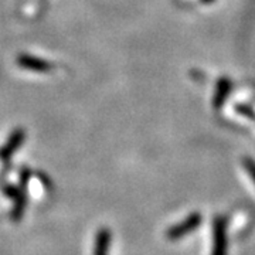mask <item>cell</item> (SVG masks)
I'll list each match as a JSON object with an SVG mask.
<instances>
[{
    "mask_svg": "<svg viewBox=\"0 0 255 255\" xmlns=\"http://www.w3.org/2000/svg\"><path fill=\"white\" fill-rule=\"evenodd\" d=\"M227 226L226 220L217 217L213 221V251L211 255H227Z\"/></svg>",
    "mask_w": 255,
    "mask_h": 255,
    "instance_id": "obj_1",
    "label": "cell"
},
{
    "mask_svg": "<svg viewBox=\"0 0 255 255\" xmlns=\"http://www.w3.org/2000/svg\"><path fill=\"white\" fill-rule=\"evenodd\" d=\"M200 223L201 217L199 214H190L183 223L176 224L174 227H172L167 231V238L169 240H179V238L184 237V236L190 234L191 231H194L196 228L199 227Z\"/></svg>",
    "mask_w": 255,
    "mask_h": 255,
    "instance_id": "obj_2",
    "label": "cell"
}]
</instances>
